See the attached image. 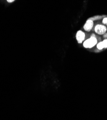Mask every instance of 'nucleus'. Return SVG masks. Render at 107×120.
<instances>
[{
    "mask_svg": "<svg viewBox=\"0 0 107 120\" xmlns=\"http://www.w3.org/2000/svg\"><path fill=\"white\" fill-rule=\"evenodd\" d=\"M97 43L96 38H90L86 40L83 43V46L86 48H91L94 47Z\"/></svg>",
    "mask_w": 107,
    "mask_h": 120,
    "instance_id": "obj_1",
    "label": "nucleus"
},
{
    "mask_svg": "<svg viewBox=\"0 0 107 120\" xmlns=\"http://www.w3.org/2000/svg\"><path fill=\"white\" fill-rule=\"evenodd\" d=\"M95 31L99 35H104L107 31V27L104 25H97L95 27Z\"/></svg>",
    "mask_w": 107,
    "mask_h": 120,
    "instance_id": "obj_2",
    "label": "nucleus"
},
{
    "mask_svg": "<svg viewBox=\"0 0 107 120\" xmlns=\"http://www.w3.org/2000/svg\"><path fill=\"white\" fill-rule=\"evenodd\" d=\"M94 26V22L92 20L88 19L83 26V28L86 31H90Z\"/></svg>",
    "mask_w": 107,
    "mask_h": 120,
    "instance_id": "obj_3",
    "label": "nucleus"
},
{
    "mask_svg": "<svg viewBox=\"0 0 107 120\" xmlns=\"http://www.w3.org/2000/svg\"><path fill=\"white\" fill-rule=\"evenodd\" d=\"M76 39L79 43H82L85 38V34L81 30H79L77 32L76 34Z\"/></svg>",
    "mask_w": 107,
    "mask_h": 120,
    "instance_id": "obj_4",
    "label": "nucleus"
},
{
    "mask_svg": "<svg viewBox=\"0 0 107 120\" xmlns=\"http://www.w3.org/2000/svg\"><path fill=\"white\" fill-rule=\"evenodd\" d=\"M105 15H102V16H101V15H96V16H95L89 18L88 19L90 20H92V21H93L96 20L100 19L102 18L103 17H105Z\"/></svg>",
    "mask_w": 107,
    "mask_h": 120,
    "instance_id": "obj_5",
    "label": "nucleus"
},
{
    "mask_svg": "<svg viewBox=\"0 0 107 120\" xmlns=\"http://www.w3.org/2000/svg\"><path fill=\"white\" fill-rule=\"evenodd\" d=\"M97 48H98V49H102L103 48H104V45H103L102 41L100 42L98 44V45H97Z\"/></svg>",
    "mask_w": 107,
    "mask_h": 120,
    "instance_id": "obj_6",
    "label": "nucleus"
},
{
    "mask_svg": "<svg viewBox=\"0 0 107 120\" xmlns=\"http://www.w3.org/2000/svg\"><path fill=\"white\" fill-rule=\"evenodd\" d=\"M102 42L103 43L104 48H107V39H104V41H102Z\"/></svg>",
    "mask_w": 107,
    "mask_h": 120,
    "instance_id": "obj_7",
    "label": "nucleus"
},
{
    "mask_svg": "<svg viewBox=\"0 0 107 120\" xmlns=\"http://www.w3.org/2000/svg\"><path fill=\"white\" fill-rule=\"evenodd\" d=\"M102 23H103V24H106L107 25V17H105L103 19Z\"/></svg>",
    "mask_w": 107,
    "mask_h": 120,
    "instance_id": "obj_8",
    "label": "nucleus"
},
{
    "mask_svg": "<svg viewBox=\"0 0 107 120\" xmlns=\"http://www.w3.org/2000/svg\"><path fill=\"white\" fill-rule=\"evenodd\" d=\"M103 37L106 39H107V33H105L104 34V36H103Z\"/></svg>",
    "mask_w": 107,
    "mask_h": 120,
    "instance_id": "obj_9",
    "label": "nucleus"
},
{
    "mask_svg": "<svg viewBox=\"0 0 107 120\" xmlns=\"http://www.w3.org/2000/svg\"><path fill=\"white\" fill-rule=\"evenodd\" d=\"M91 38H95V35L94 34H92L91 36Z\"/></svg>",
    "mask_w": 107,
    "mask_h": 120,
    "instance_id": "obj_10",
    "label": "nucleus"
},
{
    "mask_svg": "<svg viewBox=\"0 0 107 120\" xmlns=\"http://www.w3.org/2000/svg\"><path fill=\"white\" fill-rule=\"evenodd\" d=\"M14 0H12V1H9V0H8V1H7V2H8V3H12V2H14Z\"/></svg>",
    "mask_w": 107,
    "mask_h": 120,
    "instance_id": "obj_11",
    "label": "nucleus"
}]
</instances>
